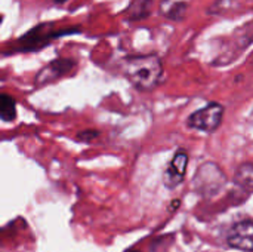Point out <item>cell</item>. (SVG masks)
I'll return each mask as SVG.
<instances>
[{"instance_id": "5bb4252c", "label": "cell", "mask_w": 253, "mask_h": 252, "mask_svg": "<svg viewBox=\"0 0 253 252\" xmlns=\"http://www.w3.org/2000/svg\"><path fill=\"white\" fill-rule=\"evenodd\" d=\"M65 1H68V0H55V3H58V4H62V3H65Z\"/></svg>"}, {"instance_id": "3957f363", "label": "cell", "mask_w": 253, "mask_h": 252, "mask_svg": "<svg viewBox=\"0 0 253 252\" xmlns=\"http://www.w3.org/2000/svg\"><path fill=\"white\" fill-rule=\"evenodd\" d=\"M53 24H40L34 28H31L28 33H25L19 40V49L18 50H39L40 48L46 46L50 40H55L65 34L79 33L80 28H68V30H53Z\"/></svg>"}, {"instance_id": "8992f818", "label": "cell", "mask_w": 253, "mask_h": 252, "mask_svg": "<svg viewBox=\"0 0 253 252\" xmlns=\"http://www.w3.org/2000/svg\"><path fill=\"white\" fill-rule=\"evenodd\" d=\"M227 244L233 250H239L243 252L253 251V223L251 218H246L243 221L236 223L228 235H227Z\"/></svg>"}, {"instance_id": "7a4b0ae2", "label": "cell", "mask_w": 253, "mask_h": 252, "mask_svg": "<svg viewBox=\"0 0 253 252\" xmlns=\"http://www.w3.org/2000/svg\"><path fill=\"white\" fill-rule=\"evenodd\" d=\"M227 184V175L213 162L203 163L193 180V189L203 198H215Z\"/></svg>"}, {"instance_id": "6da1fadb", "label": "cell", "mask_w": 253, "mask_h": 252, "mask_svg": "<svg viewBox=\"0 0 253 252\" xmlns=\"http://www.w3.org/2000/svg\"><path fill=\"white\" fill-rule=\"evenodd\" d=\"M122 70L132 86L142 92L156 89L163 76V64L153 53L126 56L122 62Z\"/></svg>"}, {"instance_id": "ba28073f", "label": "cell", "mask_w": 253, "mask_h": 252, "mask_svg": "<svg viewBox=\"0 0 253 252\" xmlns=\"http://www.w3.org/2000/svg\"><path fill=\"white\" fill-rule=\"evenodd\" d=\"M253 186V165L251 162H246L240 165L234 175V190L242 192L245 198H248L252 193Z\"/></svg>"}, {"instance_id": "277c9868", "label": "cell", "mask_w": 253, "mask_h": 252, "mask_svg": "<svg viewBox=\"0 0 253 252\" xmlns=\"http://www.w3.org/2000/svg\"><path fill=\"white\" fill-rule=\"evenodd\" d=\"M222 117H224V107L218 102H209L200 110L191 113L187 119V125L191 129L212 134L221 126Z\"/></svg>"}, {"instance_id": "9c48e42d", "label": "cell", "mask_w": 253, "mask_h": 252, "mask_svg": "<svg viewBox=\"0 0 253 252\" xmlns=\"http://www.w3.org/2000/svg\"><path fill=\"white\" fill-rule=\"evenodd\" d=\"M151 0H132L129 7L126 9V19L127 21H142L151 12Z\"/></svg>"}, {"instance_id": "4fadbf2b", "label": "cell", "mask_w": 253, "mask_h": 252, "mask_svg": "<svg viewBox=\"0 0 253 252\" xmlns=\"http://www.w3.org/2000/svg\"><path fill=\"white\" fill-rule=\"evenodd\" d=\"M125 252H142V251H139V250H135V248H130V250H127V251H125Z\"/></svg>"}, {"instance_id": "7c38bea8", "label": "cell", "mask_w": 253, "mask_h": 252, "mask_svg": "<svg viewBox=\"0 0 253 252\" xmlns=\"http://www.w3.org/2000/svg\"><path fill=\"white\" fill-rule=\"evenodd\" d=\"M98 137H99V131H96V129H87V131H82L77 134V140L82 143H90Z\"/></svg>"}, {"instance_id": "8fae6325", "label": "cell", "mask_w": 253, "mask_h": 252, "mask_svg": "<svg viewBox=\"0 0 253 252\" xmlns=\"http://www.w3.org/2000/svg\"><path fill=\"white\" fill-rule=\"evenodd\" d=\"M187 9H188V3L187 1H173L169 4L168 9H163V15L172 21H182L185 18V13H187Z\"/></svg>"}, {"instance_id": "9a60e30c", "label": "cell", "mask_w": 253, "mask_h": 252, "mask_svg": "<svg viewBox=\"0 0 253 252\" xmlns=\"http://www.w3.org/2000/svg\"><path fill=\"white\" fill-rule=\"evenodd\" d=\"M1 21H3V15L0 13V24H1Z\"/></svg>"}, {"instance_id": "52a82bcc", "label": "cell", "mask_w": 253, "mask_h": 252, "mask_svg": "<svg viewBox=\"0 0 253 252\" xmlns=\"http://www.w3.org/2000/svg\"><path fill=\"white\" fill-rule=\"evenodd\" d=\"M187 166H188V153L185 150H178L173 159L168 163L163 174V183L169 190L176 189L184 181Z\"/></svg>"}, {"instance_id": "30bf717a", "label": "cell", "mask_w": 253, "mask_h": 252, "mask_svg": "<svg viewBox=\"0 0 253 252\" xmlns=\"http://www.w3.org/2000/svg\"><path fill=\"white\" fill-rule=\"evenodd\" d=\"M16 117L15 100L7 94H0V119L4 122H12Z\"/></svg>"}, {"instance_id": "5b68a950", "label": "cell", "mask_w": 253, "mask_h": 252, "mask_svg": "<svg viewBox=\"0 0 253 252\" xmlns=\"http://www.w3.org/2000/svg\"><path fill=\"white\" fill-rule=\"evenodd\" d=\"M76 62L70 58H58L50 61L49 64H46L37 74L34 79V85L39 86H46L49 83H53L56 80H59L61 77H64L65 74H68L73 68H74Z\"/></svg>"}]
</instances>
